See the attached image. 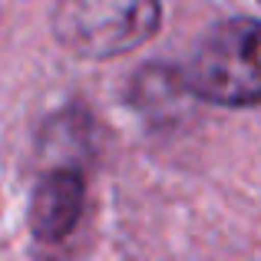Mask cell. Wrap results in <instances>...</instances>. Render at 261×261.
<instances>
[{"instance_id":"cell-1","label":"cell","mask_w":261,"mask_h":261,"mask_svg":"<svg viewBox=\"0 0 261 261\" xmlns=\"http://www.w3.org/2000/svg\"><path fill=\"white\" fill-rule=\"evenodd\" d=\"M185 86L212 106H261V20H222L205 33L185 70Z\"/></svg>"},{"instance_id":"cell-2","label":"cell","mask_w":261,"mask_h":261,"mask_svg":"<svg viewBox=\"0 0 261 261\" xmlns=\"http://www.w3.org/2000/svg\"><path fill=\"white\" fill-rule=\"evenodd\" d=\"M159 23V0H57L53 7L57 40L86 60H109L136 50Z\"/></svg>"},{"instance_id":"cell-3","label":"cell","mask_w":261,"mask_h":261,"mask_svg":"<svg viewBox=\"0 0 261 261\" xmlns=\"http://www.w3.org/2000/svg\"><path fill=\"white\" fill-rule=\"evenodd\" d=\"M86 208V182L73 166H57L40 178L30 202V228L40 242H63L76 231Z\"/></svg>"},{"instance_id":"cell-4","label":"cell","mask_w":261,"mask_h":261,"mask_svg":"<svg viewBox=\"0 0 261 261\" xmlns=\"http://www.w3.org/2000/svg\"><path fill=\"white\" fill-rule=\"evenodd\" d=\"M258 4H261V0H258Z\"/></svg>"}]
</instances>
